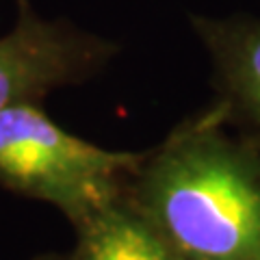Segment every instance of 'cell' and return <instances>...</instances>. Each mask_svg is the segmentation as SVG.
<instances>
[{"label": "cell", "instance_id": "6", "mask_svg": "<svg viewBox=\"0 0 260 260\" xmlns=\"http://www.w3.org/2000/svg\"><path fill=\"white\" fill-rule=\"evenodd\" d=\"M32 260H68V254H42Z\"/></svg>", "mask_w": 260, "mask_h": 260}, {"label": "cell", "instance_id": "4", "mask_svg": "<svg viewBox=\"0 0 260 260\" xmlns=\"http://www.w3.org/2000/svg\"><path fill=\"white\" fill-rule=\"evenodd\" d=\"M191 24L213 65L215 107L230 126L260 137V18L193 15Z\"/></svg>", "mask_w": 260, "mask_h": 260}, {"label": "cell", "instance_id": "5", "mask_svg": "<svg viewBox=\"0 0 260 260\" xmlns=\"http://www.w3.org/2000/svg\"><path fill=\"white\" fill-rule=\"evenodd\" d=\"M74 232L76 245L68 260H178L124 193Z\"/></svg>", "mask_w": 260, "mask_h": 260}, {"label": "cell", "instance_id": "1", "mask_svg": "<svg viewBox=\"0 0 260 260\" xmlns=\"http://www.w3.org/2000/svg\"><path fill=\"white\" fill-rule=\"evenodd\" d=\"M124 198L178 260H260V137L215 102L143 152Z\"/></svg>", "mask_w": 260, "mask_h": 260}, {"label": "cell", "instance_id": "2", "mask_svg": "<svg viewBox=\"0 0 260 260\" xmlns=\"http://www.w3.org/2000/svg\"><path fill=\"white\" fill-rule=\"evenodd\" d=\"M141 156L78 139L48 117L42 104L0 113V186L54 206L72 228L124 193Z\"/></svg>", "mask_w": 260, "mask_h": 260}, {"label": "cell", "instance_id": "3", "mask_svg": "<svg viewBox=\"0 0 260 260\" xmlns=\"http://www.w3.org/2000/svg\"><path fill=\"white\" fill-rule=\"evenodd\" d=\"M119 46L68 20H48L30 0H18L15 24L0 37V113L42 104L63 87L100 74Z\"/></svg>", "mask_w": 260, "mask_h": 260}]
</instances>
